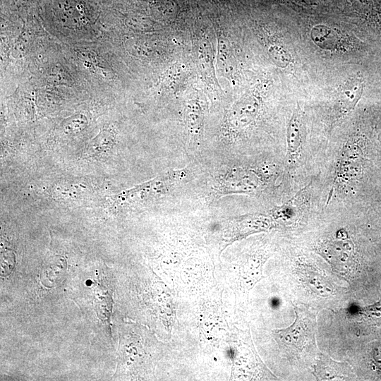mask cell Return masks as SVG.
Segmentation results:
<instances>
[{"mask_svg": "<svg viewBox=\"0 0 381 381\" xmlns=\"http://www.w3.org/2000/svg\"><path fill=\"white\" fill-rule=\"evenodd\" d=\"M296 320L285 329L276 330L277 339L283 344L296 348H303L313 339V326L311 320L304 313L295 308Z\"/></svg>", "mask_w": 381, "mask_h": 381, "instance_id": "cell-1", "label": "cell"}, {"mask_svg": "<svg viewBox=\"0 0 381 381\" xmlns=\"http://www.w3.org/2000/svg\"><path fill=\"white\" fill-rule=\"evenodd\" d=\"M363 81L361 78L350 79L344 85L339 96V105L341 112L347 113L354 109L361 97Z\"/></svg>", "mask_w": 381, "mask_h": 381, "instance_id": "cell-2", "label": "cell"}, {"mask_svg": "<svg viewBox=\"0 0 381 381\" xmlns=\"http://www.w3.org/2000/svg\"><path fill=\"white\" fill-rule=\"evenodd\" d=\"M301 114L297 109L293 114L287 128V151L289 159L294 161L298 155L301 143Z\"/></svg>", "mask_w": 381, "mask_h": 381, "instance_id": "cell-3", "label": "cell"}, {"mask_svg": "<svg viewBox=\"0 0 381 381\" xmlns=\"http://www.w3.org/2000/svg\"><path fill=\"white\" fill-rule=\"evenodd\" d=\"M311 37L316 44L328 49L337 47L341 42L337 32L323 25L314 27L311 30Z\"/></svg>", "mask_w": 381, "mask_h": 381, "instance_id": "cell-4", "label": "cell"}, {"mask_svg": "<svg viewBox=\"0 0 381 381\" xmlns=\"http://www.w3.org/2000/svg\"><path fill=\"white\" fill-rule=\"evenodd\" d=\"M351 242L346 241L344 238H337L331 243H327L325 246V253L327 257L334 259L337 262H345L349 257H351L352 252Z\"/></svg>", "mask_w": 381, "mask_h": 381, "instance_id": "cell-5", "label": "cell"}, {"mask_svg": "<svg viewBox=\"0 0 381 381\" xmlns=\"http://www.w3.org/2000/svg\"><path fill=\"white\" fill-rule=\"evenodd\" d=\"M364 320L374 326L381 327V299L360 310Z\"/></svg>", "mask_w": 381, "mask_h": 381, "instance_id": "cell-6", "label": "cell"}, {"mask_svg": "<svg viewBox=\"0 0 381 381\" xmlns=\"http://www.w3.org/2000/svg\"><path fill=\"white\" fill-rule=\"evenodd\" d=\"M373 359L375 365L381 371V348H377L375 349Z\"/></svg>", "mask_w": 381, "mask_h": 381, "instance_id": "cell-7", "label": "cell"}]
</instances>
